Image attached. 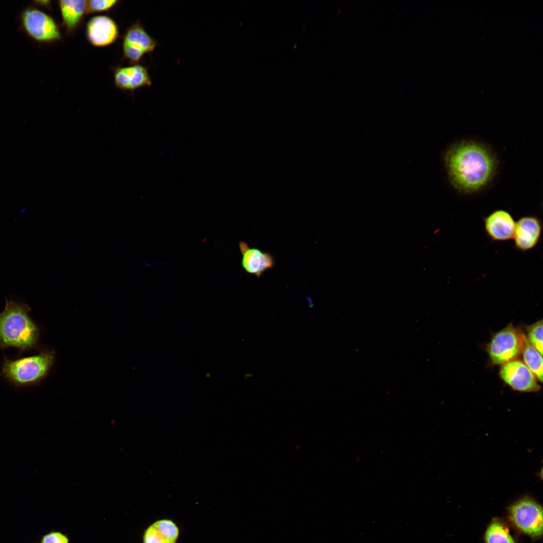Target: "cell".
<instances>
[{
    "mask_svg": "<svg viewBox=\"0 0 543 543\" xmlns=\"http://www.w3.org/2000/svg\"><path fill=\"white\" fill-rule=\"evenodd\" d=\"M178 529L171 520L163 519L150 526L144 536V543H175Z\"/></svg>",
    "mask_w": 543,
    "mask_h": 543,
    "instance_id": "cell-15",
    "label": "cell"
},
{
    "mask_svg": "<svg viewBox=\"0 0 543 543\" xmlns=\"http://www.w3.org/2000/svg\"><path fill=\"white\" fill-rule=\"evenodd\" d=\"M20 21L24 32L38 43H52L62 38L59 26L54 19L37 8L28 7L24 9Z\"/></svg>",
    "mask_w": 543,
    "mask_h": 543,
    "instance_id": "cell-5",
    "label": "cell"
},
{
    "mask_svg": "<svg viewBox=\"0 0 543 543\" xmlns=\"http://www.w3.org/2000/svg\"><path fill=\"white\" fill-rule=\"evenodd\" d=\"M508 519L518 531L533 539L542 535V507L535 499L525 496L507 508Z\"/></svg>",
    "mask_w": 543,
    "mask_h": 543,
    "instance_id": "cell-4",
    "label": "cell"
},
{
    "mask_svg": "<svg viewBox=\"0 0 543 543\" xmlns=\"http://www.w3.org/2000/svg\"><path fill=\"white\" fill-rule=\"evenodd\" d=\"M50 2H51L50 1H35V4L37 5L47 8L49 7L50 5Z\"/></svg>",
    "mask_w": 543,
    "mask_h": 543,
    "instance_id": "cell-21",
    "label": "cell"
},
{
    "mask_svg": "<svg viewBox=\"0 0 543 543\" xmlns=\"http://www.w3.org/2000/svg\"><path fill=\"white\" fill-rule=\"evenodd\" d=\"M484 231L493 242H503L512 239L516 221L509 212L503 209L493 211L483 219Z\"/></svg>",
    "mask_w": 543,
    "mask_h": 543,
    "instance_id": "cell-10",
    "label": "cell"
},
{
    "mask_svg": "<svg viewBox=\"0 0 543 543\" xmlns=\"http://www.w3.org/2000/svg\"><path fill=\"white\" fill-rule=\"evenodd\" d=\"M524 364L534 374L537 379L542 381V355L529 342L526 341L522 351Z\"/></svg>",
    "mask_w": 543,
    "mask_h": 543,
    "instance_id": "cell-17",
    "label": "cell"
},
{
    "mask_svg": "<svg viewBox=\"0 0 543 543\" xmlns=\"http://www.w3.org/2000/svg\"><path fill=\"white\" fill-rule=\"evenodd\" d=\"M85 32L89 42L96 47L110 45L119 36L117 24L113 19L106 16L91 18L86 23Z\"/></svg>",
    "mask_w": 543,
    "mask_h": 543,
    "instance_id": "cell-11",
    "label": "cell"
},
{
    "mask_svg": "<svg viewBox=\"0 0 543 543\" xmlns=\"http://www.w3.org/2000/svg\"><path fill=\"white\" fill-rule=\"evenodd\" d=\"M157 45L156 40L136 22L127 29L123 37V55L131 63L137 64L145 54L152 52Z\"/></svg>",
    "mask_w": 543,
    "mask_h": 543,
    "instance_id": "cell-7",
    "label": "cell"
},
{
    "mask_svg": "<svg viewBox=\"0 0 543 543\" xmlns=\"http://www.w3.org/2000/svg\"><path fill=\"white\" fill-rule=\"evenodd\" d=\"M527 338L512 324L496 333L488 346L492 362L495 365L504 364L515 360L521 353Z\"/></svg>",
    "mask_w": 543,
    "mask_h": 543,
    "instance_id": "cell-6",
    "label": "cell"
},
{
    "mask_svg": "<svg viewBox=\"0 0 543 543\" xmlns=\"http://www.w3.org/2000/svg\"><path fill=\"white\" fill-rule=\"evenodd\" d=\"M62 24L68 34L73 32L86 14V1L61 0L58 2Z\"/></svg>",
    "mask_w": 543,
    "mask_h": 543,
    "instance_id": "cell-14",
    "label": "cell"
},
{
    "mask_svg": "<svg viewBox=\"0 0 543 543\" xmlns=\"http://www.w3.org/2000/svg\"><path fill=\"white\" fill-rule=\"evenodd\" d=\"M500 376L513 390L523 392H537L540 386L536 377L525 364L513 360L503 365Z\"/></svg>",
    "mask_w": 543,
    "mask_h": 543,
    "instance_id": "cell-8",
    "label": "cell"
},
{
    "mask_svg": "<svg viewBox=\"0 0 543 543\" xmlns=\"http://www.w3.org/2000/svg\"><path fill=\"white\" fill-rule=\"evenodd\" d=\"M68 538L60 532H51L45 535L41 543H68Z\"/></svg>",
    "mask_w": 543,
    "mask_h": 543,
    "instance_id": "cell-20",
    "label": "cell"
},
{
    "mask_svg": "<svg viewBox=\"0 0 543 543\" xmlns=\"http://www.w3.org/2000/svg\"><path fill=\"white\" fill-rule=\"evenodd\" d=\"M444 160L452 185L465 194L484 188L492 179L497 167L496 157L490 150L474 141L451 146L445 152Z\"/></svg>",
    "mask_w": 543,
    "mask_h": 543,
    "instance_id": "cell-1",
    "label": "cell"
},
{
    "mask_svg": "<svg viewBox=\"0 0 543 543\" xmlns=\"http://www.w3.org/2000/svg\"><path fill=\"white\" fill-rule=\"evenodd\" d=\"M25 303L6 299L0 313V347L26 349L33 346L38 338V329L28 315Z\"/></svg>",
    "mask_w": 543,
    "mask_h": 543,
    "instance_id": "cell-2",
    "label": "cell"
},
{
    "mask_svg": "<svg viewBox=\"0 0 543 543\" xmlns=\"http://www.w3.org/2000/svg\"><path fill=\"white\" fill-rule=\"evenodd\" d=\"M484 540L485 543H517L507 523L499 518L493 519L488 525Z\"/></svg>",
    "mask_w": 543,
    "mask_h": 543,
    "instance_id": "cell-16",
    "label": "cell"
},
{
    "mask_svg": "<svg viewBox=\"0 0 543 543\" xmlns=\"http://www.w3.org/2000/svg\"><path fill=\"white\" fill-rule=\"evenodd\" d=\"M239 247L242 255V266L248 274L259 278L266 270L274 266L275 259L271 254L257 248L250 247L243 241L240 242Z\"/></svg>",
    "mask_w": 543,
    "mask_h": 543,
    "instance_id": "cell-13",
    "label": "cell"
},
{
    "mask_svg": "<svg viewBox=\"0 0 543 543\" xmlns=\"http://www.w3.org/2000/svg\"><path fill=\"white\" fill-rule=\"evenodd\" d=\"M542 232V223L538 217H521L515 223L512 238L514 249L524 252L534 248L540 241Z\"/></svg>",
    "mask_w": 543,
    "mask_h": 543,
    "instance_id": "cell-9",
    "label": "cell"
},
{
    "mask_svg": "<svg viewBox=\"0 0 543 543\" xmlns=\"http://www.w3.org/2000/svg\"><path fill=\"white\" fill-rule=\"evenodd\" d=\"M527 330V341L542 355L543 350L542 320L529 326Z\"/></svg>",
    "mask_w": 543,
    "mask_h": 543,
    "instance_id": "cell-18",
    "label": "cell"
},
{
    "mask_svg": "<svg viewBox=\"0 0 543 543\" xmlns=\"http://www.w3.org/2000/svg\"><path fill=\"white\" fill-rule=\"evenodd\" d=\"M54 356L53 351H46L15 360L6 359L2 373L6 378L17 384L36 383L47 375L53 364Z\"/></svg>",
    "mask_w": 543,
    "mask_h": 543,
    "instance_id": "cell-3",
    "label": "cell"
},
{
    "mask_svg": "<svg viewBox=\"0 0 543 543\" xmlns=\"http://www.w3.org/2000/svg\"><path fill=\"white\" fill-rule=\"evenodd\" d=\"M114 79L116 87L123 90L133 91L152 83L147 68L138 63L117 67Z\"/></svg>",
    "mask_w": 543,
    "mask_h": 543,
    "instance_id": "cell-12",
    "label": "cell"
},
{
    "mask_svg": "<svg viewBox=\"0 0 543 543\" xmlns=\"http://www.w3.org/2000/svg\"><path fill=\"white\" fill-rule=\"evenodd\" d=\"M119 1L116 0L86 1V14L109 11Z\"/></svg>",
    "mask_w": 543,
    "mask_h": 543,
    "instance_id": "cell-19",
    "label": "cell"
}]
</instances>
